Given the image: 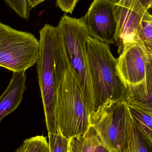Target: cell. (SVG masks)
Here are the masks:
<instances>
[{
  "label": "cell",
  "mask_w": 152,
  "mask_h": 152,
  "mask_svg": "<svg viewBox=\"0 0 152 152\" xmlns=\"http://www.w3.org/2000/svg\"><path fill=\"white\" fill-rule=\"evenodd\" d=\"M113 8L117 25L115 43L119 49L127 43L140 40L138 32L141 20L148 11L137 10L117 4H113Z\"/></svg>",
  "instance_id": "9c48e42d"
},
{
  "label": "cell",
  "mask_w": 152,
  "mask_h": 152,
  "mask_svg": "<svg viewBox=\"0 0 152 152\" xmlns=\"http://www.w3.org/2000/svg\"><path fill=\"white\" fill-rule=\"evenodd\" d=\"M15 152H50L46 137L43 135L26 139Z\"/></svg>",
  "instance_id": "4fadbf2b"
},
{
  "label": "cell",
  "mask_w": 152,
  "mask_h": 152,
  "mask_svg": "<svg viewBox=\"0 0 152 152\" xmlns=\"http://www.w3.org/2000/svg\"><path fill=\"white\" fill-rule=\"evenodd\" d=\"M56 118L57 132L68 139L92 126V114L68 67L57 92Z\"/></svg>",
  "instance_id": "277c9868"
},
{
  "label": "cell",
  "mask_w": 152,
  "mask_h": 152,
  "mask_svg": "<svg viewBox=\"0 0 152 152\" xmlns=\"http://www.w3.org/2000/svg\"><path fill=\"white\" fill-rule=\"evenodd\" d=\"M123 100L127 104L152 110V77L139 84L126 86Z\"/></svg>",
  "instance_id": "8fae6325"
},
{
  "label": "cell",
  "mask_w": 152,
  "mask_h": 152,
  "mask_svg": "<svg viewBox=\"0 0 152 152\" xmlns=\"http://www.w3.org/2000/svg\"><path fill=\"white\" fill-rule=\"evenodd\" d=\"M151 147L134 124L130 147L128 152H149Z\"/></svg>",
  "instance_id": "e0dca14e"
},
{
  "label": "cell",
  "mask_w": 152,
  "mask_h": 152,
  "mask_svg": "<svg viewBox=\"0 0 152 152\" xmlns=\"http://www.w3.org/2000/svg\"><path fill=\"white\" fill-rule=\"evenodd\" d=\"M5 3L18 16L27 19L29 17L32 9L29 7L26 0H4Z\"/></svg>",
  "instance_id": "d6986e66"
},
{
  "label": "cell",
  "mask_w": 152,
  "mask_h": 152,
  "mask_svg": "<svg viewBox=\"0 0 152 152\" xmlns=\"http://www.w3.org/2000/svg\"><path fill=\"white\" fill-rule=\"evenodd\" d=\"M39 56L37 69L46 124L48 133H58L57 92L68 66L57 27L46 24L39 31Z\"/></svg>",
  "instance_id": "6da1fadb"
},
{
  "label": "cell",
  "mask_w": 152,
  "mask_h": 152,
  "mask_svg": "<svg viewBox=\"0 0 152 152\" xmlns=\"http://www.w3.org/2000/svg\"><path fill=\"white\" fill-rule=\"evenodd\" d=\"M87 60L95 110L123 100L126 87L118 74L117 58L112 55L109 45L89 37Z\"/></svg>",
  "instance_id": "3957f363"
},
{
  "label": "cell",
  "mask_w": 152,
  "mask_h": 152,
  "mask_svg": "<svg viewBox=\"0 0 152 152\" xmlns=\"http://www.w3.org/2000/svg\"><path fill=\"white\" fill-rule=\"evenodd\" d=\"M84 17L91 37L109 45L115 43L117 25L113 4L94 0Z\"/></svg>",
  "instance_id": "ba28073f"
},
{
  "label": "cell",
  "mask_w": 152,
  "mask_h": 152,
  "mask_svg": "<svg viewBox=\"0 0 152 152\" xmlns=\"http://www.w3.org/2000/svg\"><path fill=\"white\" fill-rule=\"evenodd\" d=\"M118 51L117 71L126 87L152 77V53L141 40L127 43Z\"/></svg>",
  "instance_id": "52a82bcc"
},
{
  "label": "cell",
  "mask_w": 152,
  "mask_h": 152,
  "mask_svg": "<svg viewBox=\"0 0 152 152\" xmlns=\"http://www.w3.org/2000/svg\"><path fill=\"white\" fill-rule=\"evenodd\" d=\"M56 27L68 68L80 88L92 115L95 112V107L87 60V43L91 36L85 17L77 19L64 14Z\"/></svg>",
  "instance_id": "7a4b0ae2"
},
{
  "label": "cell",
  "mask_w": 152,
  "mask_h": 152,
  "mask_svg": "<svg viewBox=\"0 0 152 152\" xmlns=\"http://www.w3.org/2000/svg\"><path fill=\"white\" fill-rule=\"evenodd\" d=\"M79 0H56V4L62 11L71 13Z\"/></svg>",
  "instance_id": "ffe728a7"
},
{
  "label": "cell",
  "mask_w": 152,
  "mask_h": 152,
  "mask_svg": "<svg viewBox=\"0 0 152 152\" xmlns=\"http://www.w3.org/2000/svg\"><path fill=\"white\" fill-rule=\"evenodd\" d=\"M82 136L73 137L68 139V152H81Z\"/></svg>",
  "instance_id": "44dd1931"
},
{
  "label": "cell",
  "mask_w": 152,
  "mask_h": 152,
  "mask_svg": "<svg viewBox=\"0 0 152 152\" xmlns=\"http://www.w3.org/2000/svg\"><path fill=\"white\" fill-rule=\"evenodd\" d=\"M50 152H68V139L59 133H48Z\"/></svg>",
  "instance_id": "2e32d148"
},
{
  "label": "cell",
  "mask_w": 152,
  "mask_h": 152,
  "mask_svg": "<svg viewBox=\"0 0 152 152\" xmlns=\"http://www.w3.org/2000/svg\"><path fill=\"white\" fill-rule=\"evenodd\" d=\"M134 125L149 145H152V110L127 104Z\"/></svg>",
  "instance_id": "7c38bea8"
},
{
  "label": "cell",
  "mask_w": 152,
  "mask_h": 152,
  "mask_svg": "<svg viewBox=\"0 0 152 152\" xmlns=\"http://www.w3.org/2000/svg\"><path fill=\"white\" fill-rule=\"evenodd\" d=\"M25 72H13L9 86L0 96V123L3 119L18 107L26 90Z\"/></svg>",
  "instance_id": "30bf717a"
},
{
  "label": "cell",
  "mask_w": 152,
  "mask_h": 152,
  "mask_svg": "<svg viewBox=\"0 0 152 152\" xmlns=\"http://www.w3.org/2000/svg\"><path fill=\"white\" fill-rule=\"evenodd\" d=\"M94 152H109V151L102 144L96 149Z\"/></svg>",
  "instance_id": "603a6c76"
},
{
  "label": "cell",
  "mask_w": 152,
  "mask_h": 152,
  "mask_svg": "<svg viewBox=\"0 0 152 152\" xmlns=\"http://www.w3.org/2000/svg\"><path fill=\"white\" fill-rule=\"evenodd\" d=\"M113 4L121 5L137 10L149 11L152 7V0H105Z\"/></svg>",
  "instance_id": "ac0fdd59"
},
{
  "label": "cell",
  "mask_w": 152,
  "mask_h": 152,
  "mask_svg": "<svg viewBox=\"0 0 152 152\" xmlns=\"http://www.w3.org/2000/svg\"><path fill=\"white\" fill-rule=\"evenodd\" d=\"M92 126L109 152H128L134 123L126 103H112L98 108L92 115Z\"/></svg>",
  "instance_id": "5b68a950"
},
{
  "label": "cell",
  "mask_w": 152,
  "mask_h": 152,
  "mask_svg": "<svg viewBox=\"0 0 152 152\" xmlns=\"http://www.w3.org/2000/svg\"><path fill=\"white\" fill-rule=\"evenodd\" d=\"M138 37L146 49L152 53V16L149 11L143 15L140 23Z\"/></svg>",
  "instance_id": "5bb4252c"
},
{
  "label": "cell",
  "mask_w": 152,
  "mask_h": 152,
  "mask_svg": "<svg viewBox=\"0 0 152 152\" xmlns=\"http://www.w3.org/2000/svg\"><path fill=\"white\" fill-rule=\"evenodd\" d=\"M46 0H26L29 7L31 9L36 7L39 4Z\"/></svg>",
  "instance_id": "7402d4cb"
},
{
  "label": "cell",
  "mask_w": 152,
  "mask_h": 152,
  "mask_svg": "<svg viewBox=\"0 0 152 152\" xmlns=\"http://www.w3.org/2000/svg\"><path fill=\"white\" fill-rule=\"evenodd\" d=\"M101 142L93 127L91 126L82 136L81 152H94Z\"/></svg>",
  "instance_id": "9a60e30c"
},
{
  "label": "cell",
  "mask_w": 152,
  "mask_h": 152,
  "mask_svg": "<svg viewBox=\"0 0 152 152\" xmlns=\"http://www.w3.org/2000/svg\"><path fill=\"white\" fill-rule=\"evenodd\" d=\"M39 48L34 35L0 22V67L12 72H25L37 62Z\"/></svg>",
  "instance_id": "8992f818"
}]
</instances>
